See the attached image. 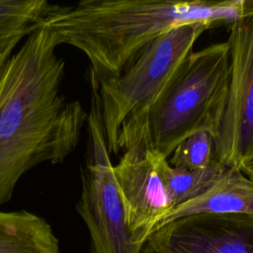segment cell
I'll return each mask as SVG.
<instances>
[{
	"label": "cell",
	"mask_w": 253,
	"mask_h": 253,
	"mask_svg": "<svg viewBox=\"0 0 253 253\" xmlns=\"http://www.w3.org/2000/svg\"><path fill=\"white\" fill-rule=\"evenodd\" d=\"M245 12V0H83L46 20L57 45L80 49L90 77L118 75L149 42L189 22L215 27Z\"/></svg>",
	"instance_id": "2"
},
{
	"label": "cell",
	"mask_w": 253,
	"mask_h": 253,
	"mask_svg": "<svg viewBox=\"0 0 253 253\" xmlns=\"http://www.w3.org/2000/svg\"><path fill=\"white\" fill-rule=\"evenodd\" d=\"M87 148L80 167L76 211L85 222L93 253H140L127 225L124 201L110 159L97 93L92 89L87 119Z\"/></svg>",
	"instance_id": "5"
},
{
	"label": "cell",
	"mask_w": 253,
	"mask_h": 253,
	"mask_svg": "<svg viewBox=\"0 0 253 253\" xmlns=\"http://www.w3.org/2000/svg\"><path fill=\"white\" fill-rule=\"evenodd\" d=\"M249 14L229 24V81L223 115L213 136V158L241 169L253 161V1Z\"/></svg>",
	"instance_id": "6"
},
{
	"label": "cell",
	"mask_w": 253,
	"mask_h": 253,
	"mask_svg": "<svg viewBox=\"0 0 253 253\" xmlns=\"http://www.w3.org/2000/svg\"><path fill=\"white\" fill-rule=\"evenodd\" d=\"M114 174L132 239L142 246L170 211L155 155L140 147L128 148L114 166Z\"/></svg>",
	"instance_id": "8"
},
{
	"label": "cell",
	"mask_w": 253,
	"mask_h": 253,
	"mask_svg": "<svg viewBox=\"0 0 253 253\" xmlns=\"http://www.w3.org/2000/svg\"><path fill=\"white\" fill-rule=\"evenodd\" d=\"M0 253H59L58 239L38 214L0 211Z\"/></svg>",
	"instance_id": "11"
},
{
	"label": "cell",
	"mask_w": 253,
	"mask_h": 253,
	"mask_svg": "<svg viewBox=\"0 0 253 253\" xmlns=\"http://www.w3.org/2000/svg\"><path fill=\"white\" fill-rule=\"evenodd\" d=\"M140 253H253V215L181 216L154 229Z\"/></svg>",
	"instance_id": "7"
},
{
	"label": "cell",
	"mask_w": 253,
	"mask_h": 253,
	"mask_svg": "<svg viewBox=\"0 0 253 253\" xmlns=\"http://www.w3.org/2000/svg\"><path fill=\"white\" fill-rule=\"evenodd\" d=\"M240 170H241L251 181H253V161H251L250 163L244 165Z\"/></svg>",
	"instance_id": "14"
},
{
	"label": "cell",
	"mask_w": 253,
	"mask_h": 253,
	"mask_svg": "<svg viewBox=\"0 0 253 253\" xmlns=\"http://www.w3.org/2000/svg\"><path fill=\"white\" fill-rule=\"evenodd\" d=\"M57 46L45 21L13 54L0 80V206L31 169L63 162L87 124L81 103L61 92L65 62Z\"/></svg>",
	"instance_id": "1"
},
{
	"label": "cell",
	"mask_w": 253,
	"mask_h": 253,
	"mask_svg": "<svg viewBox=\"0 0 253 253\" xmlns=\"http://www.w3.org/2000/svg\"><path fill=\"white\" fill-rule=\"evenodd\" d=\"M213 153V135L208 131H200L185 138L167 160L171 167L203 169L214 160Z\"/></svg>",
	"instance_id": "13"
},
{
	"label": "cell",
	"mask_w": 253,
	"mask_h": 253,
	"mask_svg": "<svg viewBox=\"0 0 253 253\" xmlns=\"http://www.w3.org/2000/svg\"><path fill=\"white\" fill-rule=\"evenodd\" d=\"M62 7L45 0H0V80L17 45Z\"/></svg>",
	"instance_id": "10"
},
{
	"label": "cell",
	"mask_w": 253,
	"mask_h": 253,
	"mask_svg": "<svg viewBox=\"0 0 253 253\" xmlns=\"http://www.w3.org/2000/svg\"><path fill=\"white\" fill-rule=\"evenodd\" d=\"M155 158L157 171L167 195L169 212L205 194L226 169L216 160L206 168L189 170L171 167L164 157L155 155Z\"/></svg>",
	"instance_id": "12"
},
{
	"label": "cell",
	"mask_w": 253,
	"mask_h": 253,
	"mask_svg": "<svg viewBox=\"0 0 253 253\" xmlns=\"http://www.w3.org/2000/svg\"><path fill=\"white\" fill-rule=\"evenodd\" d=\"M199 213L253 215V181L239 168L226 167L205 194L171 211L156 228L172 219Z\"/></svg>",
	"instance_id": "9"
},
{
	"label": "cell",
	"mask_w": 253,
	"mask_h": 253,
	"mask_svg": "<svg viewBox=\"0 0 253 253\" xmlns=\"http://www.w3.org/2000/svg\"><path fill=\"white\" fill-rule=\"evenodd\" d=\"M213 27L208 22L175 26L146 43L118 75L90 77L109 153H119L117 138L122 125L158 97L193 51L198 38Z\"/></svg>",
	"instance_id": "4"
},
{
	"label": "cell",
	"mask_w": 253,
	"mask_h": 253,
	"mask_svg": "<svg viewBox=\"0 0 253 253\" xmlns=\"http://www.w3.org/2000/svg\"><path fill=\"white\" fill-rule=\"evenodd\" d=\"M229 81L227 42L192 51L174 77L143 111L121 126L117 147H140L168 159L187 137L215 135L225 107Z\"/></svg>",
	"instance_id": "3"
}]
</instances>
